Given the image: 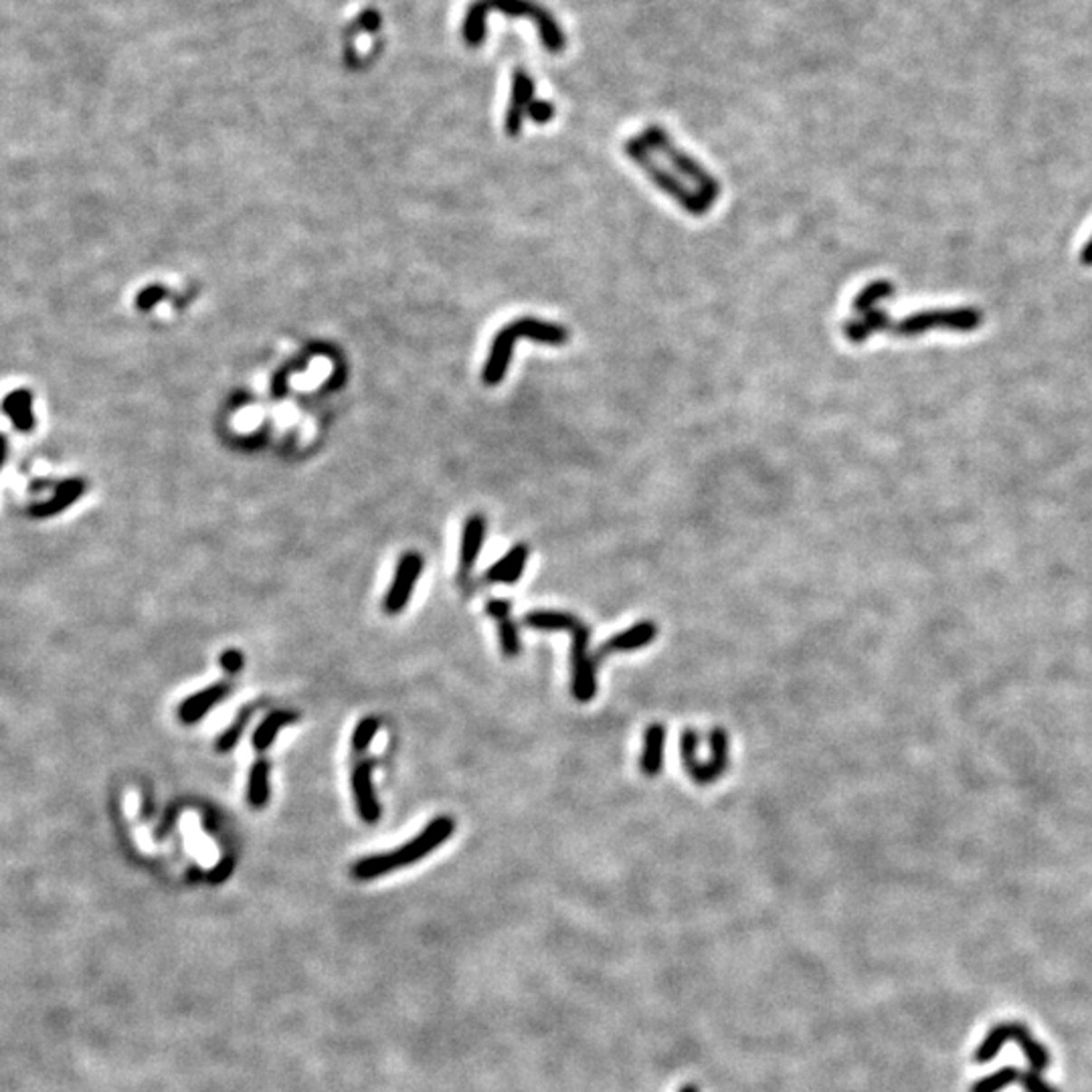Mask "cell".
<instances>
[{
	"instance_id": "1",
	"label": "cell",
	"mask_w": 1092,
	"mask_h": 1092,
	"mask_svg": "<svg viewBox=\"0 0 1092 1092\" xmlns=\"http://www.w3.org/2000/svg\"><path fill=\"white\" fill-rule=\"evenodd\" d=\"M490 13L506 14L510 19L522 16V19L531 21L539 31L542 47L549 53H560L567 47V34L559 21L554 19L551 11H546L542 5L534 3V0H474L470 8H467L462 24V34L467 47L475 49L484 43L485 19H488Z\"/></svg>"
},
{
	"instance_id": "2",
	"label": "cell",
	"mask_w": 1092,
	"mask_h": 1092,
	"mask_svg": "<svg viewBox=\"0 0 1092 1092\" xmlns=\"http://www.w3.org/2000/svg\"><path fill=\"white\" fill-rule=\"evenodd\" d=\"M524 626L539 631H569L570 634V694L580 704L597 696V660L589 652L591 629L577 615L565 611H531Z\"/></svg>"
},
{
	"instance_id": "3",
	"label": "cell",
	"mask_w": 1092,
	"mask_h": 1092,
	"mask_svg": "<svg viewBox=\"0 0 1092 1092\" xmlns=\"http://www.w3.org/2000/svg\"><path fill=\"white\" fill-rule=\"evenodd\" d=\"M454 829L455 821L452 818L439 816L431 823H427V826L421 829L419 836H415L411 842L393 849V852L362 857V860H359L357 866H354V876L359 880H372L385 876V874L397 868H403L407 864L419 862L425 856H429L437 846L447 842V839L452 838Z\"/></svg>"
},
{
	"instance_id": "4",
	"label": "cell",
	"mask_w": 1092,
	"mask_h": 1092,
	"mask_svg": "<svg viewBox=\"0 0 1092 1092\" xmlns=\"http://www.w3.org/2000/svg\"><path fill=\"white\" fill-rule=\"evenodd\" d=\"M623 152H626L627 158L654 182L656 188H660L662 193L674 198L686 213L702 216L713 209V203H710L706 196H702L698 190L690 188L674 170H667L664 164L657 162L656 154L649 150L637 136H631L623 142Z\"/></svg>"
},
{
	"instance_id": "5",
	"label": "cell",
	"mask_w": 1092,
	"mask_h": 1092,
	"mask_svg": "<svg viewBox=\"0 0 1092 1092\" xmlns=\"http://www.w3.org/2000/svg\"><path fill=\"white\" fill-rule=\"evenodd\" d=\"M637 138L647 146L649 150L662 154L664 158L674 167L675 175L688 178L702 196H706L713 205L716 203V198L723 193L721 182L710 175V172L702 167L696 158H692L688 152L678 148L675 142L672 140V136L667 134L662 126H656V124L647 126V128H644V132L637 134Z\"/></svg>"
},
{
	"instance_id": "6",
	"label": "cell",
	"mask_w": 1092,
	"mask_h": 1092,
	"mask_svg": "<svg viewBox=\"0 0 1092 1092\" xmlns=\"http://www.w3.org/2000/svg\"><path fill=\"white\" fill-rule=\"evenodd\" d=\"M698 742L700 736L696 731H692V728H686V731L682 733L680 739V757H682V765L684 771L690 775L692 781L696 785H713L714 781H718L728 769V734L724 728H714L713 733H710V752H713V759L710 761H698L696 751H698Z\"/></svg>"
},
{
	"instance_id": "7",
	"label": "cell",
	"mask_w": 1092,
	"mask_h": 1092,
	"mask_svg": "<svg viewBox=\"0 0 1092 1092\" xmlns=\"http://www.w3.org/2000/svg\"><path fill=\"white\" fill-rule=\"evenodd\" d=\"M423 570V557L419 552H405L401 560H398L393 583L388 587V593L385 597V611L397 615L401 613L407 603H409L413 589L417 585L419 575Z\"/></svg>"
},
{
	"instance_id": "8",
	"label": "cell",
	"mask_w": 1092,
	"mask_h": 1092,
	"mask_svg": "<svg viewBox=\"0 0 1092 1092\" xmlns=\"http://www.w3.org/2000/svg\"><path fill=\"white\" fill-rule=\"evenodd\" d=\"M534 80L522 67H516L512 73V90H510V103L504 118V129L508 136H518L524 126L528 106L534 101Z\"/></svg>"
},
{
	"instance_id": "9",
	"label": "cell",
	"mask_w": 1092,
	"mask_h": 1092,
	"mask_svg": "<svg viewBox=\"0 0 1092 1092\" xmlns=\"http://www.w3.org/2000/svg\"><path fill=\"white\" fill-rule=\"evenodd\" d=\"M516 340H518V334L512 328V324L502 328V330L496 334V338H493L488 360H485L484 370H482V380L485 387H496L502 383V380H504L508 367H510V360H512Z\"/></svg>"
},
{
	"instance_id": "10",
	"label": "cell",
	"mask_w": 1092,
	"mask_h": 1092,
	"mask_svg": "<svg viewBox=\"0 0 1092 1092\" xmlns=\"http://www.w3.org/2000/svg\"><path fill=\"white\" fill-rule=\"evenodd\" d=\"M977 324V316L971 311H923V314H913L905 318L903 322L896 324V334L913 336L926 332L934 326H953V328H971Z\"/></svg>"
},
{
	"instance_id": "11",
	"label": "cell",
	"mask_w": 1092,
	"mask_h": 1092,
	"mask_svg": "<svg viewBox=\"0 0 1092 1092\" xmlns=\"http://www.w3.org/2000/svg\"><path fill=\"white\" fill-rule=\"evenodd\" d=\"M657 626L654 621H639L636 626H631L629 629L621 631V634L613 636L611 639H607L603 646H599V649L595 652V660L599 664L605 657H609L613 654L619 652H636V649H641L652 644V641L657 637Z\"/></svg>"
},
{
	"instance_id": "12",
	"label": "cell",
	"mask_w": 1092,
	"mask_h": 1092,
	"mask_svg": "<svg viewBox=\"0 0 1092 1092\" xmlns=\"http://www.w3.org/2000/svg\"><path fill=\"white\" fill-rule=\"evenodd\" d=\"M352 793L357 801L359 816L364 823H377L380 819V805L377 801L375 787H372V762L364 761L352 771Z\"/></svg>"
},
{
	"instance_id": "13",
	"label": "cell",
	"mask_w": 1092,
	"mask_h": 1092,
	"mask_svg": "<svg viewBox=\"0 0 1092 1092\" xmlns=\"http://www.w3.org/2000/svg\"><path fill=\"white\" fill-rule=\"evenodd\" d=\"M485 613H488L492 619L498 621V636H500L502 652H504V656L510 657V660H514V657H518L520 652H522V646H520L518 627L512 619V603H508L504 599L488 601L485 603Z\"/></svg>"
},
{
	"instance_id": "14",
	"label": "cell",
	"mask_w": 1092,
	"mask_h": 1092,
	"mask_svg": "<svg viewBox=\"0 0 1092 1092\" xmlns=\"http://www.w3.org/2000/svg\"><path fill=\"white\" fill-rule=\"evenodd\" d=\"M528 557H531V549H528V544L520 542V544L512 546V549H510L504 557L496 562V565H492L488 570H485L484 579L488 580V583L512 585L520 577H522V570L526 567Z\"/></svg>"
},
{
	"instance_id": "15",
	"label": "cell",
	"mask_w": 1092,
	"mask_h": 1092,
	"mask_svg": "<svg viewBox=\"0 0 1092 1092\" xmlns=\"http://www.w3.org/2000/svg\"><path fill=\"white\" fill-rule=\"evenodd\" d=\"M485 526H488V522H485L482 514H474L465 520L462 544H459V570H462L464 575L470 573L475 560L480 557L485 539Z\"/></svg>"
},
{
	"instance_id": "16",
	"label": "cell",
	"mask_w": 1092,
	"mask_h": 1092,
	"mask_svg": "<svg viewBox=\"0 0 1092 1092\" xmlns=\"http://www.w3.org/2000/svg\"><path fill=\"white\" fill-rule=\"evenodd\" d=\"M512 328L516 330L518 338H528V340L541 342V344L562 346V344H567L570 338L565 326L546 322V320H539V318H520V320H516V322H512Z\"/></svg>"
},
{
	"instance_id": "17",
	"label": "cell",
	"mask_w": 1092,
	"mask_h": 1092,
	"mask_svg": "<svg viewBox=\"0 0 1092 1092\" xmlns=\"http://www.w3.org/2000/svg\"><path fill=\"white\" fill-rule=\"evenodd\" d=\"M227 694H229V684H213V686L196 692V694L187 698L180 704V708H178L180 721L187 724L198 723L205 714H209L211 708L215 704H219V702Z\"/></svg>"
},
{
	"instance_id": "18",
	"label": "cell",
	"mask_w": 1092,
	"mask_h": 1092,
	"mask_svg": "<svg viewBox=\"0 0 1092 1092\" xmlns=\"http://www.w3.org/2000/svg\"><path fill=\"white\" fill-rule=\"evenodd\" d=\"M0 409L11 419L13 427L19 433H31L34 429V411H33V393L29 388H16L3 398Z\"/></svg>"
},
{
	"instance_id": "19",
	"label": "cell",
	"mask_w": 1092,
	"mask_h": 1092,
	"mask_svg": "<svg viewBox=\"0 0 1092 1092\" xmlns=\"http://www.w3.org/2000/svg\"><path fill=\"white\" fill-rule=\"evenodd\" d=\"M664 744H666V726L656 723L647 726L644 734V752L639 757V769L646 777H657L664 767Z\"/></svg>"
},
{
	"instance_id": "20",
	"label": "cell",
	"mask_w": 1092,
	"mask_h": 1092,
	"mask_svg": "<svg viewBox=\"0 0 1092 1092\" xmlns=\"http://www.w3.org/2000/svg\"><path fill=\"white\" fill-rule=\"evenodd\" d=\"M85 492V482L81 478H69L65 482H61L55 490V496L43 502V504H37L31 508V514L37 518H45V516H53L63 512V510L73 504L81 498V493Z\"/></svg>"
},
{
	"instance_id": "21",
	"label": "cell",
	"mask_w": 1092,
	"mask_h": 1092,
	"mask_svg": "<svg viewBox=\"0 0 1092 1092\" xmlns=\"http://www.w3.org/2000/svg\"><path fill=\"white\" fill-rule=\"evenodd\" d=\"M888 314L882 310H870L862 314L860 318L849 320V322L844 324V336L848 338L849 342H864L866 338L872 336L874 332H880L884 328H888Z\"/></svg>"
},
{
	"instance_id": "22",
	"label": "cell",
	"mask_w": 1092,
	"mask_h": 1092,
	"mask_svg": "<svg viewBox=\"0 0 1092 1092\" xmlns=\"http://www.w3.org/2000/svg\"><path fill=\"white\" fill-rule=\"evenodd\" d=\"M270 762L257 761L249 771L247 781V801L251 808L262 809L270 801Z\"/></svg>"
},
{
	"instance_id": "23",
	"label": "cell",
	"mask_w": 1092,
	"mask_h": 1092,
	"mask_svg": "<svg viewBox=\"0 0 1092 1092\" xmlns=\"http://www.w3.org/2000/svg\"><path fill=\"white\" fill-rule=\"evenodd\" d=\"M293 721H296V714H292V713H282V710H280V713H272L262 724L257 726V731L254 733V747L257 751L270 749L272 744H273V741H275L277 733H280V728L285 726V724L293 723Z\"/></svg>"
},
{
	"instance_id": "24",
	"label": "cell",
	"mask_w": 1092,
	"mask_h": 1092,
	"mask_svg": "<svg viewBox=\"0 0 1092 1092\" xmlns=\"http://www.w3.org/2000/svg\"><path fill=\"white\" fill-rule=\"evenodd\" d=\"M1011 1039H1016L1021 1050L1028 1056L1031 1070L1042 1072L1048 1068V1052L1044 1050V1046H1039L1036 1039L1030 1036V1031L1024 1026H1011Z\"/></svg>"
},
{
	"instance_id": "25",
	"label": "cell",
	"mask_w": 1092,
	"mask_h": 1092,
	"mask_svg": "<svg viewBox=\"0 0 1092 1092\" xmlns=\"http://www.w3.org/2000/svg\"><path fill=\"white\" fill-rule=\"evenodd\" d=\"M895 293V285L890 282H872L870 285H866L860 292H857V296L854 298V311L857 314H866V311L874 310V306L884 298H888Z\"/></svg>"
},
{
	"instance_id": "26",
	"label": "cell",
	"mask_w": 1092,
	"mask_h": 1092,
	"mask_svg": "<svg viewBox=\"0 0 1092 1092\" xmlns=\"http://www.w3.org/2000/svg\"><path fill=\"white\" fill-rule=\"evenodd\" d=\"M251 714H254V710H251V708L243 710V713H241V714L235 718V721H233V724L227 728V731H225V733L219 736V739H216V751H221V752H229L231 749H235V747H237V742H239V739H241L243 731H245V726H247V723H249V716H251Z\"/></svg>"
},
{
	"instance_id": "27",
	"label": "cell",
	"mask_w": 1092,
	"mask_h": 1092,
	"mask_svg": "<svg viewBox=\"0 0 1092 1092\" xmlns=\"http://www.w3.org/2000/svg\"><path fill=\"white\" fill-rule=\"evenodd\" d=\"M1021 1074L1016 1068H1001L1000 1072L991 1074V1077H985L983 1080H979L971 1088V1092H1000L1001 1088H1005L1011 1082L1020 1080Z\"/></svg>"
},
{
	"instance_id": "28",
	"label": "cell",
	"mask_w": 1092,
	"mask_h": 1092,
	"mask_svg": "<svg viewBox=\"0 0 1092 1092\" xmlns=\"http://www.w3.org/2000/svg\"><path fill=\"white\" fill-rule=\"evenodd\" d=\"M378 731V721L375 716H367L362 718V721L357 724L352 733V747L354 751H367L369 744L375 739V734Z\"/></svg>"
},
{
	"instance_id": "29",
	"label": "cell",
	"mask_w": 1092,
	"mask_h": 1092,
	"mask_svg": "<svg viewBox=\"0 0 1092 1092\" xmlns=\"http://www.w3.org/2000/svg\"><path fill=\"white\" fill-rule=\"evenodd\" d=\"M164 298H167V290H164L158 283H152V285H148V288H144L140 293H138L136 308L140 311H150L158 306Z\"/></svg>"
},
{
	"instance_id": "30",
	"label": "cell",
	"mask_w": 1092,
	"mask_h": 1092,
	"mask_svg": "<svg viewBox=\"0 0 1092 1092\" xmlns=\"http://www.w3.org/2000/svg\"><path fill=\"white\" fill-rule=\"evenodd\" d=\"M528 118H531L534 124L544 126L549 124V121L557 116V108L552 106L551 101H542V100H534L531 106H528Z\"/></svg>"
},
{
	"instance_id": "31",
	"label": "cell",
	"mask_w": 1092,
	"mask_h": 1092,
	"mask_svg": "<svg viewBox=\"0 0 1092 1092\" xmlns=\"http://www.w3.org/2000/svg\"><path fill=\"white\" fill-rule=\"evenodd\" d=\"M219 664L223 670H227L229 674H235L243 667V654L239 652V649H227V652H223Z\"/></svg>"
},
{
	"instance_id": "32",
	"label": "cell",
	"mask_w": 1092,
	"mask_h": 1092,
	"mask_svg": "<svg viewBox=\"0 0 1092 1092\" xmlns=\"http://www.w3.org/2000/svg\"><path fill=\"white\" fill-rule=\"evenodd\" d=\"M1020 1080L1028 1092H1056L1050 1085H1046V1082L1039 1078L1036 1072L1024 1074V1077H1020Z\"/></svg>"
},
{
	"instance_id": "33",
	"label": "cell",
	"mask_w": 1092,
	"mask_h": 1092,
	"mask_svg": "<svg viewBox=\"0 0 1092 1092\" xmlns=\"http://www.w3.org/2000/svg\"><path fill=\"white\" fill-rule=\"evenodd\" d=\"M360 27L370 31V33L378 31V27H380V14L377 11H364L360 14Z\"/></svg>"
},
{
	"instance_id": "34",
	"label": "cell",
	"mask_w": 1092,
	"mask_h": 1092,
	"mask_svg": "<svg viewBox=\"0 0 1092 1092\" xmlns=\"http://www.w3.org/2000/svg\"><path fill=\"white\" fill-rule=\"evenodd\" d=\"M6 454H8V444H6V439H5V436H0V467H3V465H5V459H6Z\"/></svg>"
}]
</instances>
